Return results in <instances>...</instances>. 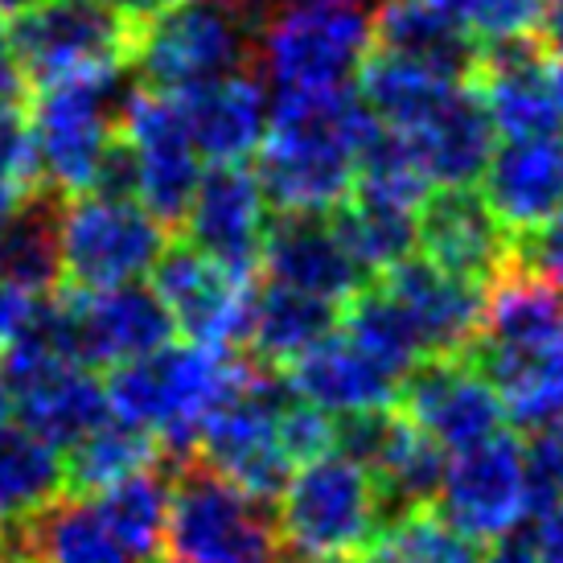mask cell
Here are the masks:
<instances>
[{"label":"cell","instance_id":"obj_32","mask_svg":"<svg viewBox=\"0 0 563 563\" xmlns=\"http://www.w3.org/2000/svg\"><path fill=\"white\" fill-rule=\"evenodd\" d=\"M342 333L358 345V350H366L378 366H387L399 383H404L420 362H428L411 321L399 313V305H395L383 288H362L358 297L345 300Z\"/></svg>","mask_w":563,"mask_h":563},{"label":"cell","instance_id":"obj_46","mask_svg":"<svg viewBox=\"0 0 563 563\" xmlns=\"http://www.w3.org/2000/svg\"><path fill=\"white\" fill-rule=\"evenodd\" d=\"M548 432H551V437H555V444H560V453H563V416H560V420H555V423H551Z\"/></svg>","mask_w":563,"mask_h":563},{"label":"cell","instance_id":"obj_8","mask_svg":"<svg viewBox=\"0 0 563 563\" xmlns=\"http://www.w3.org/2000/svg\"><path fill=\"white\" fill-rule=\"evenodd\" d=\"M165 551L177 563H276L280 534L267 501L243 494L202 461L173 473Z\"/></svg>","mask_w":563,"mask_h":563},{"label":"cell","instance_id":"obj_22","mask_svg":"<svg viewBox=\"0 0 563 563\" xmlns=\"http://www.w3.org/2000/svg\"><path fill=\"white\" fill-rule=\"evenodd\" d=\"M284 383L305 404L321 407L333 420L378 411V407H395V395H399V378L387 366H378L366 350H358L338 329L288 362Z\"/></svg>","mask_w":563,"mask_h":563},{"label":"cell","instance_id":"obj_6","mask_svg":"<svg viewBox=\"0 0 563 563\" xmlns=\"http://www.w3.org/2000/svg\"><path fill=\"white\" fill-rule=\"evenodd\" d=\"M169 247V227L157 222L136 198L87 189L58 202V272L63 288H115L144 280L161 251Z\"/></svg>","mask_w":563,"mask_h":563},{"label":"cell","instance_id":"obj_45","mask_svg":"<svg viewBox=\"0 0 563 563\" xmlns=\"http://www.w3.org/2000/svg\"><path fill=\"white\" fill-rule=\"evenodd\" d=\"M288 4H358V0H288Z\"/></svg>","mask_w":563,"mask_h":563},{"label":"cell","instance_id":"obj_14","mask_svg":"<svg viewBox=\"0 0 563 563\" xmlns=\"http://www.w3.org/2000/svg\"><path fill=\"white\" fill-rule=\"evenodd\" d=\"M395 407L444 453H461L477 440H489L506 423L498 387L482 375L470 354L420 362L399 383Z\"/></svg>","mask_w":563,"mask_h":563},{"label":"cell","instance_id":"obj_23","mask_svg":"<svg viewBox=\"0 0 563 563\" xmlns=\"http://www.w3.org/2000/svg\"><path fill=\"white\" fill-rule=\"evenodd\" d=\"M482 198L510 235L555 214L563 206V141L560 136L501 141L482 173Z\"/></svg>","mask_w":563,"mask_h":563},{"label":"cell","instance_id":"obj_21","mask_svg":"<svg viewBox=\"0 0 563 563\" xmlns=\"http://www.w3.org/2000/svg\"><path fill=\"white\" fill-rule=\"evenodd\" d=\"M399 136L411 144V153L420 161L423 177L432 181V189L482 181L485 165L498 148V132L489 124L482 95L473 91L470 79L456 82L420 124L399 132Z\"/></svg>","mask_w":563,"mask_h":563},{"label":"cell","instance_id":"obj_38","mask_svg":"<svg viewBox=\"0 0 563 563\" xmlns=\"http://www.w3.org/2000/svg\"><path fill=\"white\" fill-rule=\"evenodd\" d=\"M25 79H21V70H16V58H13V46H9V21L0 16V108H9V103H21L25 99Z\"/></svg>","mask_w":563,"mask_h":563},{"label":"cell","instance_id":"obj_16","mask_svg":"<svg viewBox=\"0 0 563 563\" xmlns=\"http://www.w3.org/2000/svg\"><path fill=\"white\" fill-rule=\"evenodd\" d=\"M510 239L515 235L473 186L432 189L416 210V251L482 288L510 267Z\"/></svg>","mask_w":563,"mask_h":563},{"label":"cell","instance_id":"obj_33","mask_svg":"<svg viewBox=\"0 0 563 563\" xmlns=\"http://www.w3.org/2000/svg\"><path fill=\"white\" fill-rule=\"evenodd\" d=\"M477 543L449 527L444 518L428 510H411L391 518L371 548L362 551V563H477Z\"/></svg>","mask_w":563,"mask_h":563},{"label":"cell","instance_id":"obj_3","mask_svg":"<svg viewBox=\"0 0 563 563\" xmlns=\"http://www.w3.org/2000/svg\"><path fill=\"white\" fill-rule=\"evenodd\" d=\"M387 527L371 470L342 449L300 461L276 494L280 548L321 563H354Z\"/></svg>","mask_w":563,"mask_h":563},{"label":"cell","instance_id":"obj_17","mask_svg":"<svg viewBox=\"0 0 563 563\" xmlns=\"http://www.w3.org/2000/svg\"><path fill=\"white\" fill-rule=\"evenodd\" d=\"M378 288L411 321L428 358L470 354L477 325H482V284L461 280L453 272L437 267L432 260H423L420 251H411L407 260H399V264L378 276Z\"/></svg>","mask_w":563,"mask_h":563},{"label":"cell","instance_id":"obj_29","mask_svg":"<svg viewBox=\"0 0 563 563\" xmlns=\"http://www.w3.org/2000/svg\"><path fill=\"white\" fill-rule=\"evenodd\" d=\"M58 194L37 189L30 202H21L0 222V276L13 280L33 297H49L63 272H58Z\"/></svg>","mask_w":563,"mask_h":563},{"label":"cell","instance_id":"obj_10","mask_svg":"<svg viewBox=\"0 0 563 563\" xmlns=\"http://www.w3.org/2000/svg\"><path fill=\"white\" fill-rule=\"evenodd\" d=\"M284 399H288L284 375L260 366L243 391L206 416L202 432L194 440V461H202L206 470L227 477L251 498L276 501L288 473L297 470L280 437Z\"/></svg>","mask_w":563,"mask_h":563},{"label":"cell","instance_id":"obj_4","mask_svg":"<svg viewBox=\"0 0 563 563\" xmlns=\"http://www.w3.org/2000/svg\"><path fill=\"white\" fill-rule=\"evenodd\" d=\"M371 49V16L358 4H288L255 25L251 63L272 95L338 91L358 82Z\"/></svg>","mask_w":563,"mask_h":563},{"label":"cell","instance_id":"obj_31","mask_svg":"<svg viewBox=\"0 0 563 563\" xmlns=\"http://www.w3.org/2000/svg\"><path fill=\"white\" fill-rule=\"evenodd\" d=\"M169 494L173 477L157 473V465L132 473L124 482L99 489L95 498L103 506V515L111 518L115 534L128 543V551L141 563H157L165 551V527H169Z\"/></svg>","mask_w":563,"mask_h":563},{"label":"cell","instance_id":"obj_39","mask_svg":"<svg viewBox=\"0 0 563 563\" xmlns=\"http://www.w3.org/2000/svg\"><path fill=\"white\" fill-rule=\"evenodd\" d=\"M103 4H108V9H111L115 16H124L128 25H132V30L141 33L144 25L153 21V16H161L165 9H169L173 0H103Z\"/></svg>","mask_w":563,"mask_h":563},{"label":"cell","instance_id":"obj_24","mask_svg":"<svg viewBox=\"0 0 563 563\" xmlns=\"http://www.w3.org/2000/svg\"><path fill=\"white\" fill-rule=\"evenodd\" d=\"M25 563H141L115 534L95 494H58L25 522L9 527Z\"/></svg>","mask_w":563,"mask_h":563},{"label":"cell","instance_id":"obj_27","mask_svg":"<svg viewBox=\"0 0 563 563\" xmlns=\"http://www.w3.org/2000/svg\"><path fill=\"white\" fill-rule=\"evenodd\" d=\"M325 219L366 276L371 272L383 276L387 267H395L416 251V206L391 202V198L350 186V194Z\"/></svg>","mask_w":563,"mask_h":563},{"label":"cell","instance_id":"obj_11","mask_svg":"<svg viewBox=\"0 0 563 563\" xmlns=\"http://www.w3.org/2000/svg\"><path fill=\"white\" fill-rule=\"evenodd\" d=\"M115 136L132 165V198L165 227H177L202 181V157L189 141L177 99L153 87H128Z\"/></svg>","mask_w":563,"mask_h":563},{"label":"cell","instance_id":"obj_19","mask_svg":"<svg viewBox=\"0 0 563 563\" xmlns=\"http://www.w3.org/2000/svg\"><path fill=\"white\" fill-rule=\"evenodd\" d=\"M260 267L272 284L309 292L338 309L366 288V272L333 235L325 214H272Z\"/></svg>","mask_w":563,"mask_h":563},{"label":"cell","instance_id":"obj_1","mask_svg":"<svg viewBox=\"0 0 563 563\" xmlns=\"http://www.w3.org/2000/svg\"><path fill=\"white\" fill-rule=\"evenodd\" d=\"M375 128L358 87L272 95V120L251 169L272 214H329L354 186L362 144Z\"/></svg>","mask_w":563,"mask_h":563},{"label":"cell","instance_id":"obj_47","mask_svg":"<svg viewBox=\"0 0 563 563\" xmlns=\"http://www.w3.org/2000/svg\"><path fill=\"white\" fill-rule=\"evenodd\" d=\"M9 416V391H4V378H0V420Z\"/></svg>","mask_w":563,"mask_h":563},{"label":"cell","instance_id":"obj_5","mask_svg":"<svg viewBox=\"0 0 563 563\" xmlns=\"http://www.w3.org/2000/svg\"><path fill=\"white\" fill-rule=\"evenodd\" d=\"M120 75H75L33 87L25 111L42 189L75 198L95 189L120 124Z\"/></svg>","mask_w":563,"mask_h":563},{"label":"cell","instance_id":"obj_41","mask_svg":"<svg viewBox=\"0 0 563 563\" xmlns=\"http://www.w3.org/2000/svg\"><path fill=\"white\" fill-rule=\"evenodd\" d=\"M534 37H539L551 54H563V0H548V4H543V16H539Z\"/></svg>","mask_w":563,"mask_h":563},{"label":"cell","instance_id":"obj_34","mask_svg":"<svg viewBox=\"0 0 563 563\" xmlns=\"http://www.w3.org/2000/svg\"><path fill=\"white\" fill-rule=\"evenodd\" d=\"M477 42H518L534 37L548 0H440Z\"/></svg>","mask_w":563,"mask_h":563},{"label":"cell","instance_id":"obj_42","mask_svg":"<svg viewBox=\"0 0 563 563\" xmlns=\"http://www.w3.org/2000/svg\"><path fill=\"white\" fill-rule=\"evenodd\" d=\"M548 79H551V95H555V108L563 115V54H555V63H548Z\"/></svg>","mask_w":563,"mask_h":563},{"label":"cell","instance_id":"obj_15","mask_svg":"<svg viewBox=\"0 0 563 563\" xmlns=\"http://www.w3.org/2000/svg\"><path fill=\"white\" fill-rule=\"evenodd\" d=\"M177 227L186 231L189 247L251 276L260 267L264 235L272 227V206L247 161H219L202 169V181Z\"/></svg>","mask_w":563,"mask_h":563},{"label":"cell","instance_id":"obj_20","mask_svg":"<svg viewBox=\"0 0 563 563\" xmlns=\"http://www.w3.org/2000/svg\"><path fill=\"white\" fill-rule=\"evenodd\" d=\"M173 99L206 165L255 157L267 120H272V91L264 87V79H251L247 70L198 82L189 91H177Z\"/></svg>","mask_w":563,"mask_h":563},{"label":"cell","instance_id":"obj_12","mask_svg":"<svg viewBox=\"0 0 563 563\" xmlns=\"http://www.w3.org/2000/svg\"><path fill=\"white\" fill-rule=\"evenodd\" d=\"M437 515L473 539L498 543L531 518V482H527V440L494 432L461 453H449L437 489Z\"/></svg>","mask_w":563,"mask_h":563},{"label":"cell","instance_id":"obj_26","mask_svg":"<svg viewBox=\"0 0 563 563\" xmlns=\"http://www.w3.org/2000/svg\"><path fill=\"white\" fill-rule=\"evenodd\" d=\"M338 305L317 300L309 292L284 288V284L267 280L264 288L251 292V313H247V333L243 342L251 345V358L260 366L284 371L288 362L305 354L309 345H317L325 333L338 329Z\"/></svg>","mask_w":563,"mask_h":563},{"label":"cell","instance_id":"obj_40","mask_svg":"<svg viewBox=\"0 0 563 563\" xmlns=\"http://www.w3.org/2000/svg\"><path fill=\"white\" fill-rule=\"evenodd\" d=\"M477 563H539V555H534V548L527 539L510 534V539H498L485 555H477Z\"/></svg>","mask_w":563,"mask_h":563},{"label":"cell","instance_id":"obj_35","mask_svg":"<svg viewBox=\"0 0 563 563\" xmlns=\"http://www.w3.org/2000/svg\"><path fill=\"white\" fill-rule=\"evenodd\" d=\"M510 267H522L539 280L563 288V206L543 222L527 231H515L510 239Z\"/></svg>","mask_w":563,"mask_h":563},{"label":"cell","instance_id":"obj_13","mask_svg":"<svg viewBox=\"0 0 563 563\" xmlns=\"http://www.w3.org/2000/svg\"><path fill=\"white\" fill-rule=\"evenodd\" d=\"M148 276H153V292L165 305L173 329L186 342L231 345V350L235 342H243L251 292H255L247 272L219 264L189 243H169Z\"/></svg>","mask_w":563,"mask_h":563},{"label":"cell","instance_id":"obj_18","mask_svg":"<svg viewBox=\"0 0 563 563\" xmlns=\"http://www.w3.org/2000/svg\"><path fill=\"white\" fill-rule=\"evenodd\" d=\"M473 91L482 95L485 115L501 141L518 136H555L563 124L555 95H551L548 63L534 37L518 42H485L473 66Z\"/></svg>","mask_w":563,"mask_h":563},{"label":"cell","instance_id":"obj_7","mask_svg":"<svg viewBox=\"0 0 563 563\" xmlns=\"http://www.w3.org/2000/svg\"><path fill=\"white\" fill-rule=\"evenodd\" d=\"M260 16L214 0H173L136 33L132 66L144 87L165 95L189 91L198 82L247 70Z\"/></svg>","mask_w":563,"mask_h":563},{"label":"cell","instance_id":"obj_25","mask_svg":"<svg viewBox=\"0 0 563 563\" xmlns=\"http://www.w3.org/2000/svg\"><path fill=\"white\" fill-rule=\"evenodd\" d=\"M375 49L428 66L449 79H470L482 42L440 0H383L371 16Z\"/></svg>","mask_w":563,"mask_h":563},{"label":"cell","instance_id":"obj_43","mask_svg":"<svg viewBox=\"0 0 563 563\" xmlns=\"http://www.w3.org/2000/svg\"><path fill=\"white\" fill-rule=\"evenodd\" d=\"M33 0H0V16H13L21 13V9H30Z\"/></svg>","mask_w":563,"mask_h":563},{"label":"cell","instance_id":"obj_28","mask_svg":"<svg viewBox=\"0 0 563 563\" xmlns=\"http://www.w3.org/2000/svg\"><path fill=\"white\" fill-rule=\"evenodd\" d=\"M66 489L63 449L30 432L21 420H0V531L16 527Z\"/></svg>","mask_w":563,"mask_h":563},{"label":"cell","instance_id":"obj_9","mask_svg":"<svg viewBox=\"0 0 563 563\" xmlns=\"http://www.w3.org/2000/svg\"><path fill=\"white\" fill-rule=\"evenodd\" d=\"M9 46L25 87L132 66L136 30L103 0H33L9 16Z\"/></svg>","mask_w":563,"mask_h":563},{"label":"cell","instance_id":"obj_2","mask_svg":"<svg viewBox=\"0 0 563 563\" xmlns=\"http://www.w3.org/2000/svg\"><path fill=\"white\" fill-rule=\"evenodd\" d=\"M255 371L260 362L239 358L231 345L169 342L144 358L111 366L103 383L111 416L144 428L161 449L189 456L206 416L243 391Z\"/></svg>","mask_w":563,"mask_h":563},{"label":"cell","instance_id":"obj_48","mask_svg":"<svg viewBox=\"0 0 563 563\" xmlns=\"http://www.w3.org/2000/svg\"><path fill=\"white\" fill-rule=\"evenodd\" d=\"M169 563H177V560H169Z\"/></svg>","mask_w":563,"mask_h":563},{"label":"cell","instance_id":"obj_36","mask_svg":"<svg viewBox=\"0 0 563 563\" xmlns=\"http://www.w3.org/2000/svg\"><path fill=\"white\" fill-rule=\"evenodd\" d=\"M534 531L531 543L539 563H563V494L555 501H548L543 510H534Z\"/></svg>","mask_w":563,"mask_h":563},{"label":"cell","instance_id":"obj_37","mask_svg":"<svg viewBox=\"0 0 563 563\" xmlns=\"http://www.w3.org/2000/svg\"><path fill=\"white\" fill-rule=\"evenodd\" d=\"M37 300L42 297H33V292H25V288H16L13 280L0 276V345H9L25 329V321L37 309Z\"/></svg>","mask_w":563,"mask_h":563},{"label":"cell","instance_id":"obj_30","mask_svg":"<svg viewBox=\"0 0 563 563\" xmlns=\"http://www.w3.org/2000/svg\"><path fill=\"white\" fill-rule=\"evenodd\" d=\"M157 456L161 444L144 428L120 420V416H108L63 453L66 489L70 494H99V489L124 482L132 473L157 465Z\"/></svg>","mask_w":563,"mask_h":563},{"label":"cell","instance_id":"obj_44","mask_svg":"<svg viewBox=\"0 0 563 563\" xmlns=\"http://www.w3.org/2000/svg\"><path fill=\"white\" fill-rule=\"evenodd\" d=\"M214 4H231V9H247V13H255V0H214Z\"/></svg>","mask_w":563,"mask_h":563}]
</instances>
